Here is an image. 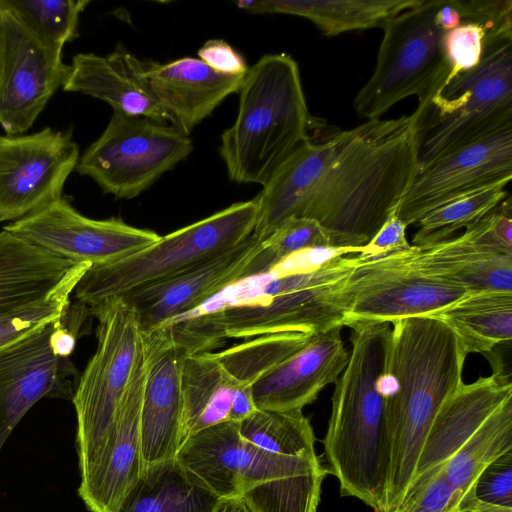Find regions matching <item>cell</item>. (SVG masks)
<instances>
[{
  "mask_svg": "<svg viewBox=\"0 0 512 512\" xmlns=\"http://www.w3.org/2000/svg\"><path fill=\"white\" fill-rule=\"evenodd\" d=\"M418 168L416 115L372 119L315 141L307 137L255 197L253 235L289 218L316 220L331 249L361 253L397 211Z\"/></svg>",
  "mask_w": 512,
  "mask_h": 512,
  "instance_id": "obj_1",
  "label": "cell"
},
{
  "mask_svg": "<svg viewBox=\"0 0 512 512\" xmlns=\"http://www.w3.org/2000/svg\"><path fill=\"white\" fill-rule=\"evenodd\" d=\"M357 256L338 253L319 263L242 280L244 293L167 323L186 354L211 352L227 339L283 332L321 333L343 327Z\"/></svg>",
  "mask_w": 512,
  "mask_h": 512,
  "instance_id": "obj_2",
  "label": "cell"
},
{
  "mask_svg": "<svg viewBox=\"0 0 512 512\" xmlns=\"http://www.w3.org/2000/svg\"><path fill=\"white\" fill-rule=\"evenodd\" d=\"M391 326L382 376L389 466L379 512L392 511L402 499L434 418L463 383L467 357L456 334L436 317L402 318Z\"/></svg>",
  "mask_w": 512,
  "mask_h": 512,
  "instance_id": "obj_3",
  "label": "cell"
},
{
  "mask_svg": "<svg viewBox=\"0 0 512 512\" xmlns=\"http://www.w3.org/2000/svg\"><path fill=\"white\" fill-rule=\"evenodd\" d=\"M351 352L335 382L331 414L323 439L326 470L340 493L379 512L385 494L389 448L382 376L391 323H348Z\"/></svg>",
  "mask_w": 512,
  "mask_h": 512,
  "instance_id": "obj_4",
  "label": "cell"
},
{
  "mask_svg": "<svg viewBox=\"0 0 512 512\" xmlns=\"http://www.w3.org/2000/svg\"><path fill=\"white\" fill-rule=\"evenodd\" d=\"M239 95L219 154L231 181L264 186L309 137L312 119L298 64L284 53L264 55L249 68Z\"/></svg>",
  "mask_w": 512,
  "mask_h": 512,
  "instance_id": "obj_5",
  "label": "cell"
},
{
  "mask_svg": "<svg viewBox=\"0 0 512 512\" xmlns=\"http://www.w3.org/2000/svg\"><path fill=\"white\" fill-rule=\"evenodd\" d=\"M512 450V382L496 368L447 399L424 440L414 475L441 466L463 500L476 497L482 470ZM413 475V476H414Z\"/></svg>",
  "mask_w": 512,
  "mask_h": 512,
  "instance_id": "obj_6",
  "label": "cell"
},
{
  "mask_svg": "<svg viewBox=\"0 0 512 512\" xmlns=\"http://www.w3.org/2000/svg\"><path fill=\"white\" fill-rule=\"evenodd\" d=\"M418 166L512 126V34L488 35L479 65L414 111Z\"/></svg>",
  "mask_w": 512,
  "mask_h": 512,
  "instance_id": "obj_7",
  "label": "cell"
},
{
  "mask_svg": "<svg viewBox=\"0 0 512 512\" xmlns=\"http://www.w3.org/2000/svg\"><path fill=\"white\" fill-rule=\"evenodd\" d=\"M255 198L232 205L169 233L121 261L91 266L74 289L78 302L92 307L137 288L175 276L238 245L254 231Z\"/></svg>",
  "mask_w": 512,
  "mask_h": 512,
  "instance_id": "obj_8",
  "label": "cell"
},
{
  "mask_svg": "<svg viewBox=\"0 0 512 512\" xmlns=\"http://www.w3.org/2000/svg\"><path fill=\"white\" fill-rule=\"evenodd\" d=\"M97 319V348L78 379L72 402L80 476L97 459L143 349L135 312L122 297L88 307Z\"/></svg>",
  "mask_w": 512,
  "mask_h": 512,
  "instance_id": "obj_9",
  "label": "cell"
},
{
  "mask_svg": "<svg viewBox=\"0 0 512 512\" xmlns=\"http://www.w3.org/2000/svg\"><path fill=\"white\" fill-rule=\"evenodd\" d=\"M438 4L439 0H421L383 26L375 69L354 99L358 116L380 119L410 96H417L418 105H423L443 86L449 66L445 32L434 21Z\"/></svg>",
  "mask_w": 512,
  "mask_h": 512,
  "instance_id": "obj_10",
  "label": "cell"
},
{
  "mask_svg": "<svg viewBox=\"0 0 512 512\" xmlns=\"http://www.w3.org/2000/svg\"><path fill=\"white\" fill-rule=\"evenodd\" d=\"M90 316L71 303L59 319L0 348V450L37 401L72 399L79 378L70 355Z\"/></svg>",
  "mask_w": 512,
  "mask_h": 512,
  "instance_id": "obj_11",
  "label": "cell"
},
{
  "mask_svg": "<svg viewBox=\"0 0 512 512\" xmlns=\"http://www.w3.org/2000/svg\"><path fill=\"white\" fill-rule=\"evenodd\" d=\"M193 150L172 125L113 111L100 137L80 156L75 171L117 199H133Z\"/></svg>",
  "mask_w": 512,
  "mask_h": 512,
  "instance_id": "obj_12",
  "label": "cell"
},
{
  "mask_svg": "<svg viewBox=\"0 0 512 512\" xmlns=\"http://www.w3.org/2000/svg\"><path fill=\"white\" fill-rule=\"evenodd\" d=\"M79 158L70 130L0 135V222L20 220L62 198Z\"/></svg>",
  "mask_w": 512,
  "mask_h": 512,
  "instance_id": "obj_13",
  "label": "cell"
},
{
  "mask_svg": "<svg viewBox=\"0 0 512 512\" xmlns=\"http://www.w3.org/2000/svg\"><path fill=\"white\" fill-rule=\"evenodd\" d=\"M70 71L62 51L43 43L0 3V125L7 135L33 126Z\"/></svg>",
  "mask_w": 512,
  "mask_h": 512,
  "instance_id": "obj_14",
  "label": "cell"
},
{
  "mask_svg": "<svg viewBox=\"0 0 512 512\" xmlns=\"http://www.w3.org/2000/svg\"><path fill=\"white\" fill-rule=\"evenodd\" d=\"M3 229L59 258L91 266L126 259L161 238L153 230L131 226L118 217H86L65 197Z\"/></svg>",
  "mask_w": 512,
  "mask_h": 512,
  "instance_id": "obj_15",
  "label": "cell"
},
{
  "mask_svg": "<svg viewBox=\"0 0 512 512\" xmlns=\"http://www.w3.org/2000/svg\"><path fill=\"white\" fill-rule=\"evenodd\" d=\"M357 256L349 281L344 326L353 321L427 316L470 294L464 288L414 270L388 252Z\"/></svg>",
  "mask_w": 512,
  "mask_h": 512,
  "instance_id": "obj_16",
  "label": "cell"
},
{
  "mask_svg": "<svg viewBox=\"0 0 512 512\" xmlns=\"http://www.w3.org/2000/svg\"><path fill=\"white\" fill-rule=\"evenodd\" d=\"M512 178V126L419 165L396 214L407 224L465 194Z\"/></svg>",
  "mask_w": 512,
  "mask_h": 512,
  "instance_id": "obj_17",
  "label": "cell"
},
{
  "mask_svg": "<svg viewBox=\"0 0 512 512\" xmlns=\"http://www.w3.org/2000/svg\"><path fill=\"white\" fill-rule=\"evenodd\" d=\"M262 246L251 234L233 248L175 276L123 296L133 308L142 334L201 308L230 286L251 278L250 263Z\"/></svg>",
  "mask_w": 512,
  "mask_h": 512,
  "instance_id": "obj_18",
  "label": "cell"
},
{
  "mask_svg": "<svg viewBox=\"0 0 512 512\" xmlns=\"http://www.w3.org/2000/svg\"><path fill=\"white\" fill-rule=\"evenodd\" d=\"M388 253L406 266L468 293L512 291V252L501 248L487 216L447 240Z\"/></svg>",
  "mask_w": 512,
  "mask_h": 512,
  "instance_id": "obj_19",
  "label": "cell"
},
{
  "mask_svg": "<svg viewBox=\"0 0 512 512\" xmlns=\"http://www.w3.org/2000/svg\"><path fill=\"white\" fill-rule=\"evenodd\" d=\"M145 380L143 343L106 441L93 465L80 476L78 494L90 512H116L142 474L140 413Z\"/></svg>",
  "mask_w": 512,
  "mask_h": 512,
  "instance_id": "obj_20",
  "label": "cell"
},
{
  "mask_svg": "<svg viewBox=\"0 0 512 512\" xmlns=\"http://www.w3.org/2000/svg\"><path fill=\"white\" fill-rule=\"evenodd\" d=\"M146 380L140 413L142 460L145 466L174 459L182 443L181 364L186 352L162 325L142 334Z\"/></svg>",
  "mask_w": 512,
  "mask_h": 512,
  "instance_id": "obj_21",
  "label": "cell"
},
{
  "mask_svg": "<svg viewBox=\"0 0 512 512\" xmlns=\"http://www.w3.org/2000/svg\"><path fill=\"white\" fill-rule=\"evenodd\" d=\"M327 473L315 449L283 454L249 443L239 498L250 512H317Z\"/></svg>",
  "mask_w": 512,
  "mask_h": 512,
  "instance_id": "obj_22",
  "label": "cell"
},
{
  "mask_svg": "<svg viewBox=\"0 0 512 512\" xmlns=\"http://www.w3.org/2000/svg\"><path fill=\"white\" fill-rule=\"evenodd\" d=\"M341 329L313 334L303 348L259 377L251 387L256 408L303 410L335 383L349 358Z\"/></svg>",
  "mask_w": 512,
  "mask_h": 512,
  "instance_id": "obj_23",
  "label": "cell"
},
{
  "mask_svg": "<svg viewBox=\"0 0 512 512\" xmlns=\"http://www.w3.org/2000/svg\"><path fill=\"white\" fill-rule=\"evenodd\" d=\"M145 74L168 121L187 136L228 96L239 93L245 77L221 74L194 57L146 62Z\"/></svg>",
  "mask_w": 512,
  "mask_h": 512,
  "instance_id": "obj_24",
  "label": "cell"
},
{
  "mask_svg": "<svg viewBox=\"0 0 512 512\" xmlns=\"http://www.w3.org/2000/svg\"><path fill=\"white\" fill-rule=\"evenodd\" d=\"M70 66V74L62 87L64 91L100 99L115 112L159 123L169 122L146 78V62L123 45L107 55L78 53Z\"/></svg>",
  "mask_w": 512,
  "mask_h": 512,
  "instance_id": "obj_25",
  "label": "cell"
},
{
  "mask_svg": "<svg viewBox=\"0 0 512 512\" xmlns=\"http://www.w3.org/2000/svg\"><path fill=\"white\" fill-rule=\"evenodd\" d=\"M248 449L238 422L225 421L187 436L175 460L221 500L239 498L240 475Z\"/></svg>",
  "mask_w": 512,
  "mask_h": 512,
  "instance_id": "obj_26",
  "label": "cell"
},
{
  "mask_svg": "<svg viewBox=\"0 0 512 512\" xmlns=\"http://www.w3.org/2000/svg\"><path fill=\"white\" fill-rule=\"evenodd\" d=\"M0 231V315L40 300L76 266Z\"/></svg>",
  "mask_w": 512,
  "mask_h": 512,
  "instance_id": "obj_27",
  "label": "cell"
},
{
  "mask_svg": "<svg viewBox=\"0 0 512 512\" xmlns=\"http://www.w3.org/2000/svg\"><path fill=\"white\" fill-rule=\"evenodd\" d=\"M421 0H252L238 1V8L253 14H289L314 23L324 35L383 28L394 16Z\"/></svg>",
  "mask_w": 512,
  "mask_h": 512,
  "instance_id": "obj_28",
  "label": "cell"
},
{
  "mask_svg": "<svg viewBox=\"0 0 512 512\" xmlns=\"http://www.w3.org/2000/svg\"><path fill=\"white\" fill-rule=\"evenodd\" d=\"M220 501L174 458L145 466L116 512H215Z\"/></svg>",
  "mask_w": 512,
  "mask_h": 512,
  "instance_id": "obj_29",
  "label": "cell"
},
{
  "mask_svg": "<svg viewBox=\"0 0 512 512\" xmlns=\"http://www.w3.org/2000/svg\"><path fill=\"white\" fill-rule=\"evenodd\" d=\"M180 385L183 442L192 433L228 421L233 393L240 383L211 351L183 357Z\"/></svg>",
  "mask_w": 512,
  "mask_h": 512,
  "instance_id": "obj_30",
  "label": "cell"
},
{
  "mask_svg": "<svg viewBox=\"0 0 512 512\" xmlns=\"http://www.w3.org/2000/svg\"><path fill=\"white\" fill-rule=\"evenodd\" d=\"M431 316L452 329L465 355L490 352L512 339V291L470 293Z\"/></svg>",
  "mask_w": 512,
  "mask_h": 512,
  "instance_id": "obj_31",
  "label": "cell"
},
{
  "mask_svg": "<svg viewBox=\"0 0 512 512\" xmlns=\"http://www.w3.org/2000/svg\"><path fill=\"white\" fill-rule=\"evenodd\" d=\"M312 335L304 332L264 334L213 352V355L238 383L252 387L259 377L303 348Z\"/></svg>",
  "mask_w": 512,
  "mask_h": 512,
  "instance_id": "obj_32",
  "label": "cell"
},
{
  "mask_svg": "<svg viewBox=\"0 0 512 512\" xmlns=\"http://www.w3.org/2000/svg\"><path fill=\"white\" fill-rule=\"evenodd\" d=\"M507 184L480 188L430 211L417 222L419 228L413 236V245H432L471 227L509 196Z\"/></svg>",
  "mask_w": 512,
  "mask_h": 512,
  "instance_id": "obj_33",
  "label": "cell"
},
{
  "mask_svg": "<svg viewBox=\"0 0 512 512\" xmlns=\"http://www.w3.org/2000/svg\"><path fill=\"white\" fill-rule=\"evenodd\" d=\"M238 425L243 439L267 451L298 454L315 449L313 427L302 410L257 409Z\"/></svg>",
  "mask_w": 512,
  "mask_h": 512,
  "instance_id": "obj_34",
  "label": "cell"
},
{
  "mask_svg": "<svg viewBox=\"0 0 512 512\" xmlns=\"http://www.w3.org/2000/svg\"><path fill=\"white\" fill-rule=\"evenodd\" d=\"M49 47L62 51L76 39L81 13L89 0H0Z\"/></svg>",
  "mask_w": 512,
  "mask_h": 512,
  "instance_id": "obj_35",
  "label": "cell"
},
{
  "mask_svg": "<svg viewBox=\"0 0 512 512\" xmlns=\"http://www.w3.org/2000/svg\"><path fill=\"white\" fill-rule=\"evenodd\" d=\"M90 267L89 263L77 264L40 300L0 315V348L62 317L72 303L76 285Z\"/></svg>",
  "mask_w": 512,
  "mask_h": 512,
  "instance_id": "obj_36",
  "label": "cell"
},
{
  "mask_svg": "<svg viewBox=\"0 0 512 512\" xmlns=\"http://www.w3.org/2000/svg\"><path fill=\"white\" fill-rule=\"evenodd\" d=\"M314 249H331L326 230L309 218H289L262 241L260 255L273 270L286 259Z\"/></svg>",
  "mask_w": 512,
  "mask_h": 512,
  "instance_id": "obj_37",
  "label": "cell"
},
{
  "mask_svg": "<svg viewBox=\"0 0 512 512\" xmlns=\"http://www.w3.org/2000/svg\"><path fill=\"white\" fill-rule=\"evenodd\" d=\"M462 501L442 467L435 466L413 476L402 499L390 512H452Z\"/></svg>",
  "mask_w": 512,
  "mask_h": 512,
  "instance_id": "obj_38",
  "label": "cell"
},
{
  "mask_svg": "<svg viewBox=\"0 0 512 512\" xmlns=\"http://www.w3.org/2000/svg\"><path fill=\"white\" fill-rule=\"evenodd\" d=\"M495 33H512V29H492L478 22H463L444 33L443 47L449 73L443 86L458 74L479 65L487 37Z\"/></svg>",
  "mask_w": 512,
  "mask_h": 512,
  "instance_id": "obj_39",
  "label": "cell"
},
{
  "mask_svg": "<svg viewBox=\"0 0 512 512\" xmlns=\"http://www.w3.org/2000/svg\"><path fill=\"white\" fill-rule=\"evenodd\" d=\"M474 493L484 502L512 507V450L482 470L475 482Z\"/></svg>",
  "mask_w": 512,
  "mask_h": 512,
  "instance_id": "obj_40",
  "label": "cell"
},
{
  "mask_svg": "<svg viewBox=\"0 0 512 512\" xmlns=\"http://www.w3.org/2000/svg\"><path fill=\"white\" fill-rule=\"evenodd\" d=\"M199 59L221 74L244 76L249 68L244 57L222 39H210L198 50Z\"/></svg>",
  "mask_w": 512,
  "mask_h": 512,
  "instance_id": "obj_41",
  "label": "cell"
},
{
  "mask_svg": "<svg viewBox=\"0 0 512 512\" xmlns=\"http://www.w3.org/2000/svg\"><path fill=\"white\" fill-rule=\"evenodd\" d=\"M407 224L396 214L392 213L381 226L375 236L363 246L359 255L373 257L390 251L406 249L410 246L405 231Z\"/></svg>",
  "mask_w": 512,
  "mask_h": 512,
  "instance_id": "obj_42",
  "label": "cell"
},
{
  "mask_svg": "<svg viewBox=\"0 0 512 512\" xmlns=\"http://www.w3.org/2000/svg\"><path fill=\"white\" fill-rule=\"evenodd\" d=\"M256 410L252 388L240 384L233 393L228 421L240 422Z\"/></svg>",
  "mask_w": 512,
  "mask_h": 512,
  "instance_id": "obj_43",
  "label": "cell"
},
{
  "mask_svg": "<svg viewBox=\"0 0 512 512\" xmlns=\"http://www.w3.org/2000/svg\"><path fill=\"white\" fill-rule=\"evenodd\" d=\"M452 512H512V507L495 505L472 497L464 499Z\"/></svg>",
  "mask_w": 512,
  "mask_h": 512,
  "instance_id": "obj_44",
  "label": "cell"
},
{
  "mask_svg": "<svg viewBox=\"0 0 512 512\" xmlns=\"http://www.w3.org/2000/svg\"><path fill=\"white\" fill-rule=\"evenodd\" d=\"M215 512H250L240 498L223 499Z\"/></svg>",
  "mask_w": 512,
  "mask_h": 512,
  "instance_id": "obj_45",
  "label": "cell"
}]
</instances>
